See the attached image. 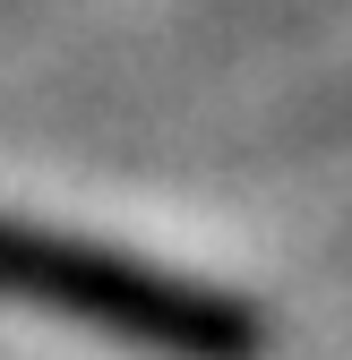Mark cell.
Masks as SVG:
<instances>
[{"label":"cell","instance_id":"1","mask_svg":"<svg viewBox=\"0 0 352 360\" xmlns=\"http://www.w3.org/2000/svg\"><path fill=\"white\" fill-rule=\"evenodd\" d=\"M0 300L52 309V318L103 343H129V352H155V360H258L267 352V318L241 292L189 283L112 240L52 232L26 214H0Z\"/></svg>","mask_w":352,"mask_h":360}]
</instances>
